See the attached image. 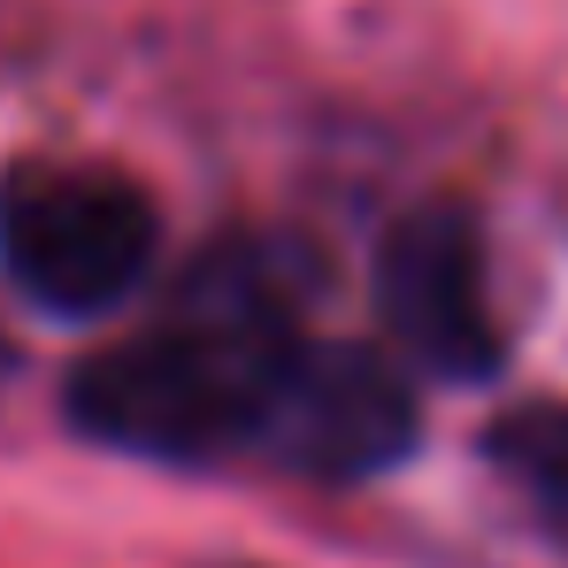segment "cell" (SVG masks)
I'll list each match as a JSON object with an SVG mask.
<instances>
[{
    "instance_id": "cell-1",
    "label": "cell",
    "mask_w": 568,
    "mask_h": 568,
    "mask_svg": "<svg viewBox=\"0 0 568 568\" xmlns=\"http://www.w3.org/2000/svg\"><path fill=\"white\" fill-rule=\"evenodd\" d=\"M300 331L262 338V331H223L200 323L185 307H170L162 331L93 354L70 384V415L78 430H93L100 446L146 454V462H207L246 446L262 384L277 369V354Z\"/></svg>"
},
{
    "instance_id": "cell-4",
    "label": "cell",
    "mask_w": 568,
    "mask_h": 568,
    "mask_svg": "<svg viewBox=\"0 0 568 568\" xmlns=\"http://www.w3.org/2000/svg\"><path fill=\"white\" fill-rule=\"evenodd\" d=\"M377 300L392 338L430 369V377L476 384L499 369V323H491V284H484V239L462 207L430 200L384 231L377 254Z\"/></svg>"
},
{
    "instance_id": "cell-2",
    "label": "cell",
    "mask_w": 568,
    "mask_h": 568,
    "mask_svg": "<svg viewBox=\"0 0 568 568\" xmlns=\"http://www.w3.org/2000/svg\"><path fill=\"white\" fill-rule=\"evenodd\" d=\"M162 246L154 200L93 162H16L0 178V270L47 315L123 307Z\"/></svg>"
},
{
    "instance_id": "cell-3",
    "label": "cell",
    "mask_w": 568,
    "mask_h": 568,
    "mask_svg": "<svg viewBox=\"0 0 568 568\" xmlns=\"http://www.w3.org/2000/svg\"><path fill=\"white\" fill-rule=\"evenodd\" d=\"M246 446L300 476H323V484H362V476L407 462V446H415V392H407V377L384 362L377 346L307 338L300 331L277 354L270 384H262Z\"/></svg>"
}]
</instances>
